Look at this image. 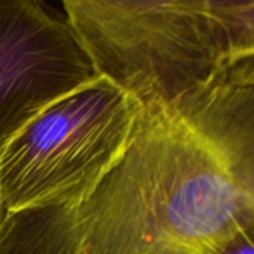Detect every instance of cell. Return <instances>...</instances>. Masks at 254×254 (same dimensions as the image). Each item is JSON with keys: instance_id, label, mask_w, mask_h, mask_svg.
Masks as SVG:
<instances>
[{"instance_id": "7a4b0ae2", "label": "cell", "mask_w": 254, "mask_h": 254, "mask_svg": "<svg viewBox=\"0 0 254 254\" xmlns=\"http://www.w3.org/2000/svg\"><path fill=\"white\" fill-rule=\"evenodd\" d=\"M99 75L165 111L226 63L206 0H60Z\"/></svg>"}, {"instance_id": "8992f818", "label": "cell", "mask_w": 254, "mask_h": 254, "mask_svg": "<svg viewBox=\"0 0 254 254\" xmlns=\"http://www.w3.org/2000/svg\"><path fill=\"white\" fill-rule=\"evenodd\" d=\"M190 254H254V232H236Z\"/></svg>"}, {"instance_id": "277c9868", "label": "cell", "mask_w": 254, "mask_h": 254, "mask_svg": "<svg viewBox=\"0 0 254 254\" xmlns=\"http://www.w3.org/2000/svg\"><path fill=\"white\" fill-rule=\"evenodd\" d=\"M99 73L42 0H0V151L44 108Z\"/></svg>"}, {"instance_id": "6da1fadb", "label": "cell", "mask_w": 254, "mask_h": 254, "mask_svg": "<svg viewBox=\"0 0 254 254\" xmlns=\"http://www.w3.org/2000/svg\"><path fill=\"white\" fill-rule=\"evenodd\" d=\"M191 230L174 129L147 111L123 159L78 200L12 212L0 254H183Z\"/></svg>"}, {"instance_id": "52a82bcc", "label": "cell", "mask_w": 254, "mask_h": 254, "mask_svg": "<svg viewBox=\"0 0 254 254\" xmlns=\"http://www.w3.org/2000/svg\"><path fill=\"white\" fill-rule=\"evenodd\" d=\"M211 14L238 12L254 8V0H206Z\"/></svg>"}, {"instance_id": "3957f363", "label": "cell", "mask_w": 254, "mask_h": 254, "mask_svg": "<svg viewBox=\"0 0 254 254\" xmlns=\"http://www.w3.org/2000/svg\"><path fill=\"white\" fill-rule=\"evenodd\" d=\"M144 112L102 75L44 108L0 151V191L11 214L88 194L129 150Z\"/></svg>"}, {"instance_id": "ba28073f", "label": "cell", "mask_w": 254, "mask_h": 254, "mask_svg": "<svg viewBox=\"0 0 254 254\" xmlns=\"http://www.w3.org/2000/svg\"><path fill=\"white\" fill-rule=\"evenodd\" d=\"M9 215H11V211H9L6 202H5V197H3L2 191H0V236H2V232H3V229L6 226V221H8Z\"/></svg>"}, {"instance_id": "5b68a950", "label": "cell", "mask_w": 254, "mask_h": 254, "mask_svg": "<svg viewBox=\"0 0 254 254\" xmlns=\"http://www.w3.org/2000/svg\"><path fill=\"white\" fill-rule=\"evenodd\" d=\"M212 17L223 32L226 62L254 56V8Z\"/></svg>"}]
</instances>
